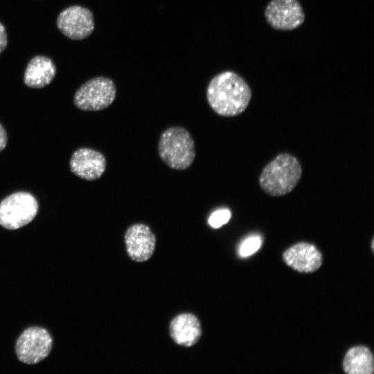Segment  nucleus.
<instances>
[{"label":"nucleus","mask_w":374,"mask_h":374,"mask_svg":"<svg viewBox=\"0 0 374 374\" xmlns=\"http://www.w3.org/2000/svg\"><path fill=\"white\" fill-rule=\"evenodd\" d=\"M251 98V90L238 73L225 71L215 75L206 89L211 108L218 115L231 117L242 113Z\"/></svg>","instance_id":"f257e3e1"},{"label":"nucleus","mask_w":374,"mask_h":374,"mask_svg":"<svg viewBox=\"0 0 374 374\" xmlns=\"http://www.w3.org/2000/svg\"><path fill=\"white\" fill-rule=\"evenodd\" d=\"M301 175L302 168L298 159L290 154L283 153L264 168L259 184L268 195L283 196L296 187Z\"/></svg>","instance_id":"f03ea898"},{"label":"nucleus","mask_w":374,"mask_h":374,"mask_svg":"<svg viewBox=\"0 0 374 374\" xmlns=\"http://www.w3.org/2000/svg\"><path fill=\"white\" fill-rule=\"evenodd\" d=\"M158 153L169 168L185 170L191 166L195 159V141L186 128L180 126L168 127L160 136Z\"/></svg>","instance_id":"7ed1b4c3"},{"label":"nucleus","mask_w":374,"mask_h":374,"mask_svg":"<svg viewBox=\"0 0 374 374\" xmlns=\"http://www.w3.org/2000/svg\"><path fill=\"white\" fill-rule=\"evenodd\" d=\"M116 96L114 82L109 78L98 76L87 80L78 88L73 102L81 110L96 112L110 106Z\"/></svg>","instance_id":"20e7f679"},{"label":"nucleus","mask_w":374,"mask_h":374,"mask_svg":"<svg viewBox=\"0 0 374 374\" xmlns=\"http://www.w3.org/2000/svg\"><path fill=\"white\" fill-rule=\"evenodd\" d=\"M38 211L36 198L28 192H17L0 202V225L15 230L30 222Z\"/></svg>","instance_id":"39448f33"},{"label":"nucleus","mask_w":374,"mask_h":374,"mask_svg":"<svg viewBox=\"0 0 374 374\" xmlns=\"http://www.w3.org/2000/svg\"><path fill=\"white\" fill-rule=\"evenodd\" d=\"M53 339L46 330L31 327L18 338L15 351L18 359L27 364H35L44 359L51 351Z\"/></svg>","instance_id":"423d86ee"},{"label":"nucleus","mask_w":374,"mask_h":374,"mask_svg":"<svg viewBox=\"0 0 374 374\" xmlns=\"http://www.w3.org/2000/svg\"><path fill=\"white\" fill-rule=\"evenodd\" d=\"M265 17L272 28L285 31L300 27L305 17L299 0H271L266 6Z\"/></svg>","instance_id":"0eeeda50"},{"label":"nucleus","mask_w":374,"mask_h":374,"mask_svg":"<svg viewBox=\"0 0 374 374\" xmlns=\"http://www.w3.org/2000/svg\"><path fill=\"white\" fill-rule=\"evenodd\" d=\"M57 26L66 37L80 40L88 37L94 30L92 12L80 6H71L62 10L57 19Z\"/></svg>","instance_id":"6e6552de"},{"label":"nucleus","mask_w":374,"mask_h":374,"mask_svg":"<svg viewBox=\"0 0 374 374\" xmlns=\"http://www.w3.org/2000/svg\"><path fill=\"white\" fill-rule=\"evenodd\" d=\"M125 243L129 257L136 262H145L154 253L156 237L146 224L137 223L127 228L125 233Z\"/></svg>","instance_id":"1a4fd4ad"},{"label":"nucleus","mask_w":374,"mask_h":374,"mask_svg":"<svg viewBox=\"0 0 374 374\" xmlns=\"http://www.w3.org/2000/svg\"><path fill=\"white\" fill-rule=\"evenodd\" d=\"M71 171L88 181L100 178L104 174L107 161L100 152L89 148H82L75 150L70 160Z\"/></svg>","instance_id":"9d476101"},{"label":"nucleus","mask_w":374,"mask_h":374,"mask_svg":"<svg viewBox=\"0 0 374 374\" xmlns=\"http://www.w3.org/2000/svg\"><path fill=\"white\" fill-rule=\"evenodd\" d=\"M284 262L301 273H312L322 264V255L313 244L300 242L287 249L283 255Z\"/></svg>","instance_id":"9b49d317"},{"label":"nucleus","mask_w":374,"mask_h":374,"mask_svg":"<svg viewBox=\"0 0 374 374\" xmlns=\"http://www.w3.org/2000/svg\"><path fill=\"white\" fill-rule=\"evenodd\" d=\"M170 337L175 343L190 347L199 340L202 329L198 318L191 313H183L174 317L169 325Z\"/></svg>","instance_id":"f8f14e48"},{"label":"nucleus","mask_w":374,"mask_h":374,"mask_svg":"<svg viewBox=\"0 0 374 374\" xmlns=\"http://www.w3.org/2000/svg\"><path fill=\"white\" fill-rule=\"evenodd\" d=\"M55 74V65L49 57L36 55L30 60L26 68L24 82L28 87L42 88L53 81Z\"/></svg>","instance_id":"ddd939ff"},{"label":"nucleus","mask_w":374,"mask_h":374,"mask_svg":"<svg viewBox=\"0 0 374 374\" xmlns=\"http://www.w3.org/2000/svg\"><path fill=\"white\" fill-rule=\"evenodd\" d=\"M343 369L348 374H372L374 371L372 353L362 346L351 348L343 360Z\"/></svg>","instance_id":"4468645a"},{"label":"nucleus","mask_w":374,"mask_h":374,"mask_svg":"<svg viewBox=\"0 0 374 374\" xmlns=\"http://www.w3.org/2000/svg\"><path fill=\"white\" fill-rule=\"evenodd\" d=\"M262 244V239L259 235H251L246 238L239 247V255L241 257H247L259 249Z\"/></svg>","instance_id":"2eb2a0df"},{"label":"nucleus","mask_w":374,"mask_h":374,"mask_svg":"<svg viewBox=\"0 0 374 374\" xmlns=\"http://www.w3.org/2000/svg\"><path fill=\"white\" fill-rule=\"evenodd\" d=\"M231 211L227 208L217 210L213 213L208 218V224L213 228H219L229 222Z\"/></svg>","instance_id":"dca6fc26"},{"label":"nucleus","mask_w":374,"mask_h":374,"mask_svg":"<svg viewBox=\"0 0 374 374\" xmlns=\"http://www.w3.org/2000/svg\"><path fill=\"white\" fill-rule=\"evenodd\" d=\"M8 44L7 33L3 25L0 22V54L5 50Z\"/></svg>","instance_id":"f3484780"},{"label":"nucleus","mask_w":374,"mask_h":374,"mask_svg":"<svg viewBox=\"0 0 374 374\" xmlns=\"http://www.w3.org/2000/svg\"><path fill=\"white\" fill-rule=\"evenodd\" d=\"M8 141L7 134L3 127L0 124V152L6 146Z\"/></svg>","instance_id":"a211bd4d"},{"label":"nucleus","mask_w":374,"mask_h":374,"mask_svg":"<svg viewBox=\"0 0 374 374\" xmlns=\"http://www.w3.org/2000/svg\"><path fill=\"white\" fill-rule=\"evenodd\" d=\"M372 249L373 251V240L372 241Z\"/></svg>","instance_id":"6ab92c4d"}]
</instances>
